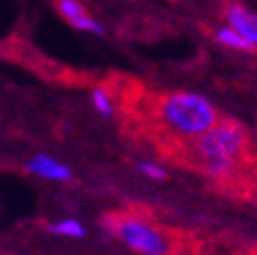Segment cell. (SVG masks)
Masks as SVG:
<instances>
[{
  "mask_svg": "<svg viewBox=\"0 0 257 255\" xmlns=\"http://www.w3.org/2000/svg\"><path fill=\"white\" fill-rule=\"evenodd\" d=\"M159 115L180 136L197 138L217 121V111L209 98L197 92H170L161 98Z\"/></svg>",
  "mask_w": 257,
  "mask_h": 255,
  "instance_id": "cell-1",
  "label": "cell"
},
{
  "mask_svg": "<svg viewBox=\"0 0 257 255\" xmlns=\"http://www.w3.org/2000/svg\"><path fill=\"white\" fill-rule=\"evenodd\" d=\"M105 228L140 255H168L170 251L163 232L140 218H105Z\"/></svg>",
  "mask_w": 257,
  "mask_h": 255,
  "instance_id": "cell-2",
  "label": "cell"
},
{
  "mask_svg": "<svg viewBox=\"0 0 257 255\" xmlns=\"http://www.w3.org/2000/svg\"><path fill=\"white\" fill-rule=\"evenodd\" d=\"M247 145L245 130L234 121H215L195 140V151L201 159H234Z\"/></svg>",
  "mask_w": 257,
  "mask_h": 255,
  "instance_id": "cell-3",
  "label": "cell"
},
{
  "mask_svg": "<svg viewBox=\"0 0 257 255\" xmlns=\"http://www.w3.org/2000/svg\"><path fill=\"white\" fill-rule=\"evenodd\" d=\"M25 168H28L30 174L44 178V180H50V182H69L73 178L71 170L65 163H61L53 155H46V153H38V155L30 157L25 161Z\"/></svg>",
  "mask_w": 257,
  "mask_h": 255,
  "instance_id": "cell-4",
  "label": "cell"
},
{
  "mask_svg": "<svg viewBox=\"0 0 257 255\" xmlns=\"http://www.w3.org/2000/svg\"><path fill=\"white\" fill-rule=\"evenodd\" d=\"M57 11L61 13V17L69 25H73L75 30L90 32V34H96V36L102 34V25L90 17V13L86 11V7L80 3V0H57Z\"/></svg>",
  "mask_w": 257,
  "mask_h": 255,
  "instance_id": "cell-5",
  "label": "cell"
},
{
  "mask_svg": "<svg viewBox=\"0 0 257 255\" xmlns=\"http://www.w3.org/2000/svg\"><path fill=\"white\" fill-rule=\"evenodd\" d=\"M226 19L230 23V28H234L242 38H247L253 44V48H257V15L253 11L240 5H232L226 11Z\"/></svg>",
  "mask_w": 257,
  "mask_h": 255,
  "instance_id": "cell-6",
  "label": "cell"
},
{
  "mask_svg": "<svg viewBox=\"0 0 257 255\" xmlns=\"http://www.w3.org/2000/svg\"><path fill=\"white\" fill-rule=\"evenodd\" d=\"M48 230L53 234H57V236H67V238H84L86 236V228L82 226L80 220H75V218L59 220L55 224H50Z\"/></svg>",
  "mask_w": 257,
  "mask_h": 255,
  "instance_id": "cell-7",
  "label": "cell"
},
{
  "mask_svg": "<svg viewBox=\"0 0 257 255\" xmlns=\"http://www.w3.org/2000/svg\"><path fill=\"white\" fill-rule=\"evenodd\" d=\"M215 40L230 46V48H236V50H253V44L247 38H242L234 28H222L215 34Z\"/></svg>",
  "mask_w": 257,
  "mask_h": 255,
  "instance_id": "cell-8",
  "label": "cell"
},
{
  "mask_svg": "<svg viewBox=\"0 0 257 255\" xmlns=\"http://www.w3.org/2000/svg\"><path fill=\"white\" fill-rule=\"evenodd\" d=\"M234 170V159H205V174L211 178H226Z\"/></svg>",
  "mask_w": 257,
  "mask_h": 255,
  "instance_id": "cell-9",
  "label": "cell"
},
{
  "mask_svg": "<svg viewBox=\"0 0 257 255\" xmlns=\"http://www.w3.org/2000/svg\"><path fill=\"white\" fill-rule=\"evenodd\" d=\"M92 105L100 115H105V117L113 115V100L105 88H94L92 90Z\"/></svg>",
  "mask_w": 257,
  "mask_h": 255,
  "instance_id": "cell-10",
  "label": "cell"
},
{
  "mask_svg": "<svg viewBox=\"0 0 257 255\" xmlns=\"http://www.w3.org/2000/svg\"><path fill=\"white\" fill-rule=\"evenodd\" d=\"M138 172L143 174L145 178H151V180H165V178H168L165 168H161V165L155 163V161H140L138 163Z\"/></svg>",
  "mask_w": 257,
  "mask_h": 255,
  "instance_id": "cell-11",
  "label": "cell"
}]
</instances>
